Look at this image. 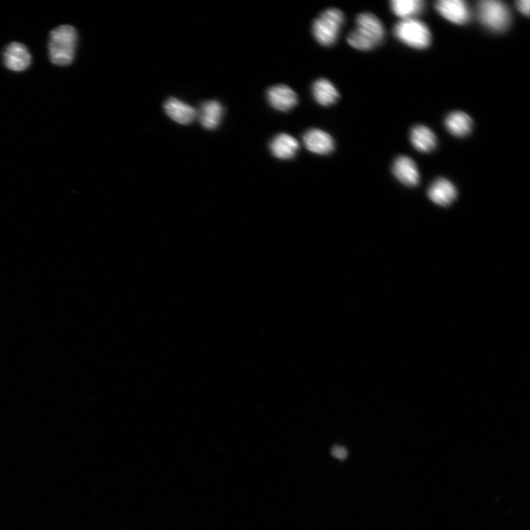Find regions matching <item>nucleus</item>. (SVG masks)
<instances>
[{
    "instance_id": "nucleus-1",
    "label": "nucleus",
    "mask_w": 530,
    "mask_h": 530,
    "mask_svg": "<svg viewBox=\"0 0 530 530\" xmlns=\"http://www.w3.org/2000/svg\"><path fill=\"white\" fill-rule=\"evenodd\" d=\"M385 28L378 18L370 13L359 14L356 27L349 35L347 42L352 47L368 51L380 45L384 40Z\"/></svg>"
},
{
    "instance_id": "nucleus-2",
    "label": "nucleus",
    "mask_w": 530,
    "mask_h": 530,
    "mask_svg": "<svg viewBox=\"0 0 530 530\" xmlns=\"http://www.w3.org/2000/svg\"><path fill=\"white\" fill-rule=\"evenodd\" d=\"M78 43L77 29L69 25L61 26L50 32L48 45L51 62L68 66L74 60Z\"/></svg>"
},
{
    "instance_id": "nucleus-3",
    "label": "nucleus",
    "mask_w": 530,
    "mask_h": 530,
    "mask_svg": "<svg viewBox=\"0 0 530 530\" xmlns=\"http://www.w3.org/2000/svg\"><path fill=\"white\" fill-rule=\"evenodd\" d=\"M344 23L342 11L337 9L327 10L320 14L313 24L315 39L321 45L332 46L336 43Z\"/></svg>"
},
{
    "instance_id": "nucleus-4",
    "label": "nucleus",
    "mask_w": 530,
    "mask_h": 530,
    "mask_svg": "<svg viewBox=\"0 0 530 530\" xmlns=\"http://www.w3.org/2000/svg\"><path fill=\"white\" fill-rule=\"evenodd\" d=\"M393 32L397 40L412 48L423 50L431 44L429 29L424 23L414 18L397 23Z\"/></svg>"
},
{
    "instance_id": "nucleus-5",
    "label": "nucleus",
    "mask_w": 530,
    "mask_h": 530,
    "mask_svg": "<svg viewBox=\"0 0 530 530\" xmlns=\"http://www.w3.org/2000/svg\"><path fill=\"white\" fill-rule=\"evenodd\" d=\"M478 16L480 23L494 32H502L511 23L508 7L497 0H484L478 3Z\"/></svg>"
},
{
    "instance_id": "nucleus-6",
    "label": "nucleus",
    "mask_w": 530,
    "mask_h": 530,
    "mask_svg": "<svg viewBox=\"0 0 530 530\" xmlns=\"http://www.w3.org/2000/svg\"><path fill=\"white\" fill-rule=\"evenodd\" d=\"M439 13L447 21L457 25H465L470 20V11L462 0H441L435 4Z\"/></svg>"
},
{
    "instance_id": "nucleus-7",
    "label": "nucleus",
    "mask_w": 530,
    "mask_h": 530,
    "mask_svg": "<svg viewBox=\"0 0 530 530\" xmlns=\"http://www.w3.org/2000/svg\"><path fill=\"white\" fill-rule=\"evenodd\" d=\"M305 147L310 152L318 155H327L334 149V141L328 132L320 129H310L303 137Z\"/></svg>"
},
{
    "instance_id": "nucleus-8",
    "label": "nucleus",
    "mask_w": 530,
    "mask_h": 530,
    "mask_svg": "<svg viewBox=\"0 0 530 530\" xmlns=\"http://www.w3.org/2000/svg\"><path fill=\"white\" fill-rule=\"evenodd\" d=\"M4 57L6 67L14 72L24 71L31 63V55L28 48L18 43H11L6 47Z\"/></svg>"
},
{
    "instance_id": "nucleus-9",
    "label": "nucleus",
    "mask_w": 530,
    "mask_h": 530,
    "mask_svg": "<svg viewBox=\"0 0 530 530\" xmlns=\"http://www.w3.org/2000/svg\"><path fill=\"white\" fill-rule=\"evenodd\" d=\"M393 174L403 184L415 186L419 183L420 176L417 166L407 157H397L393 164Z\"/></svg>"
},
{
    "instance_id": "nucleus-10",
    "label": "nucleus",
    "mask_w": 530,
    "mask_h": 530,
    "mask_svg": "<svg viewBox=\"0 0 530 530\" xmlns=\"http://www.w3.org/2000/svg\"><path fill=\"white\" fill-rule=\"evenodd\" d=\"M270 105L280 111H288L298 103L296 93L285 85L275 86L269 89L267 94Z\"/></svg>"
},
{
    "instance_id": "nucleus-11",
    "label": "nucleus",
    "mask_w": 530,
    "mask_h": 530,
    "mask_svg": "<svg viewBox=\"0 0 530 530\" xmlns=\"http://www.w3.org/2000/svg\"><path fill=\"white\" fill-rule=\"evenodd\" d=\"M164 110L169 118L181 125L191 124L198 117L196 108L176 98L167 100L164 104Z\"/></svg>"
},
{
    "instance_id": "nucleus-12",
    "label": "nucleus",
    "mask_w": 530,
    "mask_h": 530,
    "mask_svg": "<svg viewBox=\"0 0 530 530\" xmlns=\"http://www.w3.org/2000/svg\"><path fill=\"white\" fill-rule=\"evenodd\" d=\"M457 189L453 184L447 179H439L435 181L429 187L428 196L429 199L441 206L450 205L457 197Z\"/></svg>"
},
{
    "instance_id": "nucleus-13",
    "label": "nucleus",
    "mask_w": 530,
    "mask_h": 530,
    "mask_svg": "<svg viewBox=\"0 0 530 530\" xmlns=\"http://www.w3.org/2000/svg\"><path fill=\"white\" fill-rule=\"evenodd\" d=\"M270 148L272 154L279 159H293L299 150V143L293 137L281 134L271 142Z\"/></svg>"
},
{
    "instance_id": "nucleus-14",
    "label": "nucleus",
    "mask_w": 530,
    "mask_h": 530,
    "mask_svg": "<svg viewBox=\"0 0 530 530\" xmlns=\"http://www.w3.org/2000/svg\"><path fill=\"white\" fill-rule=\"evenodd\" d=\"M223 115V108L216 101L205 102L198 111V117L201 125L207 130L218 127Z\"/></svg>"
},
{
    "instance_id": "nucleus-15",
    "label": "nucleus",
    "mask_w": 530,
    "mask_h": 530,
    "mask_svg": "<svg viewBox=\"0 0 530 530\" xmlns=\"http://www.w3.org/2000/svg\"><path fill=\"white\" fill-rule=\"evenodd\" d=\"M410 141L413 147L422 153H429L437 145V138L432 130L424 125L412 129Z\"/></svg>"
},
{
    "instance_id": "nucleus-16",
    "label": "nucleus",
    "mask_w": 530,
    "mask_h": 530,
    "mask_svg": "<svg viewBox=\"0 0 530 530\" xmlns=\"http://www.w3.org/2000/svg\"><path fill=\"white\" fill-rule=\"evenodd\" d=\"M314 99L320 105L330 106L339 98V94L334 84L325 79L316 81L312 86Z\"/></svg>"
},
{
    "instance_id": "nucleus-17",
    "label": "nucleus",
    "mask_w": 530,
    "mask_h": 530,
    "mask_svg": "<svg viewBox=\"0 0 530 530\" xmlns=\"http://www.w3.org/2000/svg\"><path fill=\"white\" fill-rule=\"evenodd\" d=\"M445 125L452 135L464 137L470 134L473 122L467 113L462 111H454L446 118Z\"/></svg>"
},
{
    "instance_id": "nucleus-18",
    "label": "nucleus",
    "mask_w": 530,
    "mask_h": 530,
    "mask_svg": "<svg viewBox=\"0 0 530 530\" xmlns=\"http://www.w3.org/2000/svg\"><path fill=\"white\" fill-rule=\"evenodd\" d=\"M390 8L395 15L405 20H410L420 13L424 8L422 0H393Z\"/></svg>"
},
{
    "instance_id": "nucleus-19",
    "label": "nucleus",
    "mask_w": 530,
    "mask_h": 530,
    "mask_svg": "<svg viewBox=\"0 0 530 530\" xmlns=\"http://www.w3.org/2000/svg\"><path fill=\"white\" fill-rule=\"evenodd\" d=\"M331 452L332 456L338 460H345L348 456L347 450L342 446H335L332 448Z\"/></svg>"
},
{
    "instance_id": "nucleus-20",
    "label": "nucleus",
    "mask_w": 530,
    "mask_h": 530,
    "mask_svg": "<svg viewBox=\"0 0 530 530\" xmlns=\"http://www.w3.org/2000/svg\"><path fill=\"white\" fill-rule=\"evenodd\" d=\"M529 0H521V1L517 2V7L521 13L529 16Z\"/></svg>"
}]
</instances>
